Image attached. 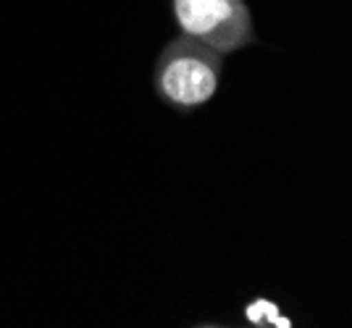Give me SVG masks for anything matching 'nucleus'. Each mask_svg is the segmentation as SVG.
Wrapping results in <instances>:
<instances>
[{"mask_svg": "<svg viewBox=\"0 0 352 328\" xmlns=\"http://www.w3.org/2000/svg\"><path fill=\"white\" fill-rule=\"evenodd\" d=\"M223 56L179 34L163 45L153 69L155 95L174 110L190 113L210 103L219 92Z\"/></svg>", "mask_w": 352, "mask_h": 328, "instance_id": "f257e3e1", "label": "nucleus"}, {"mask_svg": "<svg viewBox=\"0 0 352 328\" xmlns=\"http://www.w3.org/2000/svg\"><path fill=\"white\" fill-rule=\"evenodd\" d=\"M179 34L197 40L221 56L255 45L252 11L245 0H171Z\"/></svg>", "mask_w": 352, "mask_h": 328, "instance_id": "f03ea898", "label": "nucleus"}, {"mask_svg": "<svg viewBox=\"0 0 352 328\" xmlns=\"http://www.w3.org/2000/svg\"><path fill=\"white\" fill-rule=\"evenodd\" d=\"M245 318H248V323H252V326H279V328L292 326V320L284 318L279 313V307L271 299H263V297L250 302L248 307H245Z\"/></svg>", "mask_w": 352, "mask_h": 328, "instance_id": "7ed1b4c3", "label": "nucleus"}]
</instances>
